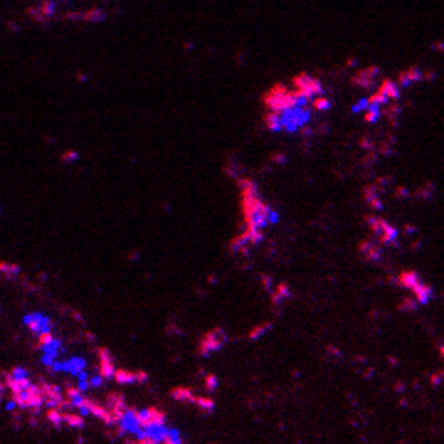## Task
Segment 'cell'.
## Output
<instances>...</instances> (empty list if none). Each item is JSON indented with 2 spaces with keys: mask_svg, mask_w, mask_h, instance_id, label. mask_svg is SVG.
<instances>
[{
  "mask_svg": "<svg viewBox=\"0 0 444 444\" xmlns=\"http://www.w3.org/2000/svg\"><path fill=\"white\" fill-rule=\"evenodd\" d=\"M25 326H27V328H30L37 338H40V336H47V333H52V321H49L45 314H37V311L25 316Z\"/></svg>",
  "mask_w": 444,
  "mask_h": 444,
  "instance_id": "3957f363",
  "label": "cell"
},
{
  "mask_svg": "<svg viewBox=\"0 0 444 444\" xmlns=\"http://www.w3.org/2000/svg\"><path fill=\"white\" fill-rule=\"evenodd\" d=\"M400 282H402V286H407V289L412 291L414 299H417L420 303H425L429 296H432V289H429V286L425 284V282H422L417 274H412V271H410V274H402V276H400Z\"/></svg>",
  "mask_w": 444,
  "mask_h": 444,
  "instance_id": "7a4b0ae2",
  "label": "cell"
},
{
  "mask_svg": "<svg viewBox=\"0 0 444 444\" xmlns=\"http://www.w3.org/2000/svg\"><path fill=\"white\" fill-rule=\"evenodd\" d=\"M442 353H444V348H442Z\"/></svg>",
  "mask_w": 444,
  "mask_h": 444,
  "instance_id": "5b68a950",
  "label": "cell"
},
{
  "mask_svg": "<svg viewBox=\"0 0 444 444\" xmlns=\"http://www.w3.org/2000/svg\"><path fill=\"white\" fill-rule=\"evenodd\" d=\"M225 343V333L217 328V331H212L210 336H205L203 338V343H200V353H212V350H217Z\"/></svg>",
  "mask_w": 444,
  "mask_h": 444,
  "instance_id": "277c9868",
  "label": "cell"
},
{
  "mask_svg": "<svg viewBox=\"0 0 444 444\" xmlns=\"http://www.w3.org/2000/svg\"><path fill=\"white\" fill-rule=\"evenodd\" d=\"M242 210H244V235L235 239V249L239 247H252L262 242L267 230L279 222V212L262 200L252 180H242Z\"/></svg>",
  "mask_w": 444,
  "mask_h": 444,
  "instance_id": "6da1fadb",
  "label": "cell"
}]
</instances>
